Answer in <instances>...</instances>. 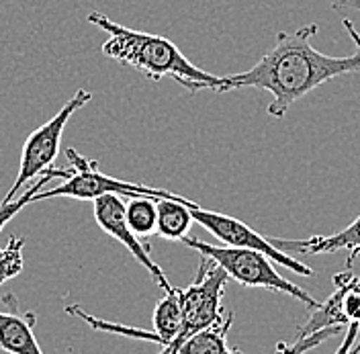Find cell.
<instances>
[{
  "label": "cell",
  "mask_w": 360,
  "mask_h": 354,
  "mask_svg": "<svg viewBox=\"0 0 360 354\" xmlns=\"http://www.w3.org/2000/svg\"><path fill=\"white\" fill-rule=\"evenodd\" d=\"M317 25H303L297 31H281L269 51L246 70L231 76H221L215 92L236 89H258L270 92L269 115L283 119L292 105L307 96L323 82L360 72V51L354 56L334 58L317 51L311 39Z\"/></svg>",
  "instance_id": "cell-1"
},
{
  "label": "cell",
  "mask_w": 360,
  "mask_h": 354,
  "mask_svg": "<svg viewBox=\"0 0 360 354\" xmlns=\"http://www.w3.org/2000/svg\"><path fill=\"white\" fill-rule=\"evenodd\" d=\"M86 19L90 25H96L98 29L109 33L107 42L101 45V51L107 58L134 68L154 82L172 78L188 92H199L207 89L217 90L221 82V76H213L199 66H195L180 51L179 45H174L162 35L123 27L96 11L89 13Z\"/></svg>",
  "instance_id": "cell-2"
},
{
  "label": "cell",
  "mask_w": 360,
  "mask_h": 354,
  "mask_svg": "<svg viewBox=\"0 0 360 354\" xmlns=\"http://www.w3.org/2000/svg\"><path fill=\"white\" fill-rule=\"evenodd\" d=\"M182 244L197 250L201 256H207L213 263H217L229 274L231 281H236L244 287H260L274 291V293H283V295L295 297L297 301L309 305L311 310L319 305L305 289H301L292 281L285 279L283 274H278V270L272 266V260L258 250L233 248V246H213V244L202 242L197 238H188V236L182 240Z\"/></svg>",
  "instance_id": "cell-3"
},
{
  "label": "cell",
  "mask_w": 360,
  "mask_h": 354,
  "mask_svg": "<svg viewBox=\"0 0 360 354\" xmlns=\"http://www.w3.org/2000/svg\"><path fill=\"white\" fill-rule=\"evenodd\" d=\"M229 281V274L217 263L202 256L199 272L195 281L186 289H179L180 305H182V328L176 340L162 348L160 354H179V348L197 332L213 326L225 315L224 293Z\"/></svg>",
  "instance_id": "cell-4"
},
{
  "label": "cell",
  "mask_w": 360,
  "mask_h": 354,
  "mask_svg": "<svg viewBox=\"0 0 360 354\" xmlns=\"http://www.w3.org/2000/svg\"><path fill=\"white\" fill-rule=\"evenodd\" d=\"M68 177L64 178L62 184L41 191L37 195V201L56 199V197H68V199L78 201H94L105 195H119V197H152V199H174L179 195L162 191V189H152L146 184L137 182H127L119 178L107 177L98 170V162L89 160L76 150L68 148Z\"/></svg>",
  "instance_id": "cell-5"
},
{
  "label": "cell",
  "mask_w": 360,
  "mask_h": 354,
  "mask_svg": "<svg viewBox=\"0 0 360 354\" xmlns=\"http://www.w3.org/2000/svg\"><path fill=\"white\" fill-rule=\"evenodd\" d=\"M90 101H92V92L90 90H76V94L47 123L39 125L35 132H31V135L22 144L19 175H17L13 187L8 189V193L2 199V203L17 199L19 193L31 180H35V178L45 175L47 170L56 168L53 162H56V158L60 154L62 135H64V129H66L70 117L76 115V111H80Z\"/></svg>",
  "instance_id": "cell-6"
},
{
  "label": "cell",
  "mask_w": 360,
  "mask_h": 354,
  "mask_svg": "<svg viewBox=\"0 0 360 354\" xmlns=\"http://www.w3.org/2000/svg\"><path fill=\"white\" fill-rule=\"evenodd\" d=\"M191 213H193V220L195 222L202 225L209 234H213L225 246L252 248V250H258V252L266 254L272 263L287 266L289 270L297 272V274H303V277H311L314 274V268H309L307 265L295 260L287 252L278 250L274 244L270 242L269 238L260 236L256 229H252L250 225L242 223L240 220H236V217H229V215L217 213V211H207V209L199 207L197 203L191 205Z\"/></svg>",
  "instance_id": "cell-7"
},
{
  "label": "cell",
  "mask_w": 360,
  "mask_h": 354,
  "mask_svg": "<svg viewBox=\"0 0 360 354\" xmlns=\"http://www.w3.org/2000/svg\"><path fill=\"white\" fill-rule=\"evenodd\" d=\"M92 213H94V220L98 223V227L107 236L115 238L117 242L123 244L131 252V256H134L135 260L152 274V279L156 281L158 287L164 289V293L174 291V287L170 285V281L166 279L164 270L152 260L148 246L141 242L131 232V227L127 225L125 203L121 201L119 195H105V197H98V199L92 201Z\"/></svg>",
  "instance_id": "cell-8"
},
{
  "label": "cell",
  "mask_w": 360,
  "mask_h": 354,
  "mask_svg": "<svg viewBox=\"0 0 360 354\" xmlns=\"http://www.w3.org/2000/svg\"><path fill=\"white\" fill-rule=\"evenodd\" d=\"M278 250L299 252V254H334L348 252V268H352L356 256H360V215L348 227L340 229L332 236H315L309 240H278L269 238Z\"/></svg>",
  "instance_id": "cell-9"
},
{
  "label": "cell",
  "mask_w": 360,
  "mask_h": 354,
  "mask_svg": "<svg viewBox=\"0 0 360 354\" xmlns=\"http://www.w3.org/2000/svg\"><path fill=\"white\" fill-rule=\"evenodd\" d=\"M31 313L0 311V348L8 354H44L35 334Z\"/></svg>",
  "instance_id": "cell-10"
},
{
  "label": "cell",
  "mask_w": 360,
  "mask_h": 354,
  "mask_svg": "<svg viewBox=\"0 0 360 354\" xmlns=\"http://www.w3.org/2000/svg\"><path fill=\"white\" fill-rule=\"evenodd\" d=\"M195 201L186 199V197H174V199H158V223L156 234L164 240H172V242H182L193 225V213H191V205Z\"/></svg>",
  "instance_id": "cell-11"
},
{
  "label": "cell",
  "mask_w": 360,
  "mask_h": 354,
  "mask_svg": "<svg viewBox=\"0 0 360 354\" xmlns=\"http://www.w3.org/2000/svg\"><path fill=\"white\" fill-rule=\"evenodd\" d=\"M231 324H233V313L225 311L219 322L191 336L179 348V354H242L227 344V334Z\"/></svg>",
  "instance_id": "cell-12"
},
{
  "label": "cell",
  "mask_w": 360,
  "mask_h": 354,
  "mask_svg": "<svg viewBox=\"0 0 360 354\" xmlns=\"http://www.w3.org/2000/svg\"><path fill=\"white\" fill-rule=\"evenodd\" d=\"M180 328H182V305H180L179 289H174L158 301L154 310V332L160 338V346L168 348L176 340Z\"/></svg>",
  "instance_id": "cell-13"
},
{
  "label": "cell",
  "mask_w": 360,
  "mask_h": 354,
  "mask_svg": "<svg viewBox=\"0 0 360 354\" xmlns=\"http://www.w3.org/2000/svg\"><path fill=\"white\" fill-rule=\"evenodd\" d=\"M156 201L152 197H131L125 205L127 225L131 227L137 238H148L156 234L158 209Z\"/></svg>",
  "instance_id": "cell-14"
},
{
  "label": "cell",
  "mask_w": 360,
  "mask_h": 354,
  "mask_svg": "<svg viewBox=\"0 0 360 354\" xmlns=\"http://www.w3.org/2000/svg\"><path fill=\"white\" fill-rule=\"evenodd\" d=\"M68 177V170L64 168H51V170H47L45 175H41L39 178H35V182L31 184V187H27V191L19 195L17 199L8 201V203H0V232H2V227L6 225V223L11 222L17 213H21L22 207H27L29 203H35L37 201V195L44 191V187L49 182V180H53V178H66Z\"/></svg>",
  "instance_id": "cell-15"
},
{
  "label": "cell",
  "mask_w": 360,
  "mask_h": 354,
  "mask_svg": "<svg viewBox=\"0 0 360 354\" xmlns=\"http://www.w3.org/2000/svg\"><path fill=\"white\" fill-rule=\"evenodd\" d=\"M66 311L70 315H78L80 320H84L89 326H92V330H103V332H112V334H121V336H127V338H137V340H146V342H154V344H160V338L158 334L152 330H141V328H131V326H121V324H112V322H105V320H98L94 315H89L86 311L78 305H70L66 308Z\"/></svg>",
  "instance_id": "cell-16"
},
{
  "label": "cell",
  "mask_w": 360,
  "mask_h": 354,
  "mask_svg": "<svg viewBox=\"0 0 360 354\" xmlns=\"http://www.w3.org/2000/svg\"><path fill=\"white\" fill-rule=\"evenodd\" d=\"M22 246L25 240L19 236H11L4 246H0V285L22 270Z\"/></svg>",
  "instance_id": "cell-17"
},
{
  "label": "cell",
  "mask_w": 360,
  "mask_h": 354,
  "mask_svg": "<svg viewBox=\"0 0 360 354\" xmlns=\"http://www.w3.org/2000/svg\"><path fill=\"white\" fill-rule=\"evenodd\" d=\"M360 326L359 324H348V330H346V336H344V342L338 346L336 354H350L352 346L356 344V336H359Z\"/></svg>",
  "instance_id": "cell-18"
},
{
  "label": "cell",
  "mask_w": 360,
  "mask_h": 354,
  "mask_svg": "<svg viewBox=\"0 0 360 354\" xmlns=\"http://www.w3.org/2000/svg\"><path fill=\"white\" fill-rule=\"evenodd\" d=\"M344 29L348 31V35L352 37V42H354V45L359 47V51H360V35H359V31H356V27L352 25V21H348V19H344Z\"/></svg>",
  "instance_id": "cell-19"
},
{
  "label": "cell",
  "mask_w": 360,
  "mask_h": 354,
  "mask_svg": "<svg viewBox=\"0 0 360 354\" xmlns=\"http://www.w3.org/2000/svg\"><path fill=\"white\" fill-rule=\"evenodd\" d=\"M338 11L342 8H360V0H332Z\"/></svg>",
  "instance_id": "cell-20"
},
{
  "label": "cell",
  "mask_w": 360,
  "mask_h": 354,
  "mask_svg": "<svg viewBox=\"0 0 360 354\" xmlns=\"http://www.w3.org/2000/svg\"><path fill=\"white\" fill-rule=\"evenodd\" d=\"M350 354H360V342H356V344L352 346V350H350Z\"/></svg>",
  "instance_id": "cell-21"
}]
</instances>
